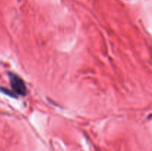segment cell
I'll return each instance as SVG.
<instances>
[{"label": "cell", "instance_id": "cell-1", "mask_svg": "<svg viewBox=\"0 0 152 151\" xmlns=\"http://www.w3.org/2000/svg\"><path fill=\"white\" fill-rule=\"evenodd\" d=\"M9 78L11 87L15 93L19 96H25L27 93V88L23 80L17 75L12 73H9Z\"/></svg>", "mask_w": 152, "mask_h": 151}]
</instances>
